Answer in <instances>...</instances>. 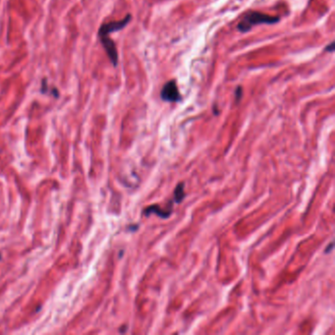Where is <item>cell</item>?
Returning a JSON list of instances; mask_svg holds the SVG:
<instances>
[{
    "label": "cell",
    "instance_id": "30bf717a",
    "mask_svg": "<svg viewBox=\"0 0 335 335\" xmlns=\"http://www.w3.org/2000/svg\"><path fill=\"white\" fill-rule=\"evenodd\" d=\"M0 259H1V256H0Z\"/></svg>",
    "mask_w": 335,
    "mask_h": 335
},
{
    "label": "cell",
    "instance_id": "6da1fadb",
    "mask_svg": "<svg viewBox=\"0 0 335 335\" xmlns=\"http://www.w3.org/2000/svg\"><path fill=\"white\" fill-rule=\"evenodd\" d=\"M279 22L278 17L269 16L267 14L258 12V11H249L247 12L242 20L239 22L237 29L241 33H247L253 29V27L257 26L259 24H268L272 25Z\"/></svg>",
    "mask_w": 335,
    "mask_h": 335
},
{
    "label": "cell",
    "instance_id": "ba28073f",
    "mask_svg": "<svg viewBox=\"0 0 335 335\" xmlns=\"http://www.w3.org/2000/svg\"><path fill=\"white\" fill-rule=\"evenodd\" d=\"M235 95H236V101L239 102L240 99L242 98V88H241V87H238V88H237Z\"/></svg>",
    "mask_w": 335,
    "mask_h": 335
},
{
    "label": "cell",
    "instance_id": "8992f818",
    "mask_svg": "<svg viewBox=\"0 0 335 335\" xmlns=\"http://www.w3.org/2000/svg\"><path fill=\"white\" fill-rule=\"evenodd\" d=\"M41 90H42V93H43V94L52 93V95H53L55 98H58V97H59V93H58L57 89L53 88L52 90H50V88H49V86H48V83H47V80H46V79H45V80L43 81V83H42V88H41Z\"/></svg>",
    "mask_w": 335,
    "mask_h": 335
},
{
    "label": "cell",
    "instance_id": "52a82bcc",
    "mask_svg": "<svg viewBox=\"0 0 335 335\" xmlns=\"http://www.w3.org/2000/svg\"><path fill=\"white\" fill-rule=\"evenodd\" d=\"M184 184L180 183L177 185L176 189H175V193H174V197H175V201L176 203H181V201L185 198V194H184Z\"/></svg>",
    "mask_w": 335,
    "mask_h": 335
},
{
    "label": "cell",
    "instance_id": "277c9868",
    "mask_svg": "<svg viewBox=\"0 0 335 335\" xmlns=\"http://www.w3.org/2000/svg\"><path fill=\"white\" fill-rule=\"evenodd\" d=\"M99 38L101 40L103 49L105 50V52L107 53L111 63L113 64L114 67H116L117 64H118V52H117L115 44L113 43V41L108 36H102V37H99Z\"/></svg>",
    "mask_w": 335,
    "mask_h": 335
},
{
    "label": "cell",
    "instance_id": "9c48e42d",
    "mask_svg": "<svg viewBox=\"0 0 335 335\" xmlns=\"http://www.w3.org/2000/svg\"><path fill=\"white\" fill-rule=\"evenodd\" d=\"M326 51H328V52H333V51H334V44L331 43L329 47H326Z\"/></svg>",
    "mask_w": 335,
    "mask_h": 335
},
{
    "label": "cell",
    "instance_id": "7a4b0ae2",
    "mask_svg": "<svg viewBox=\"0 0 335 335\" xmlns=\"http://www.w3.org/2000/svg\"><path fill=\"white\" fill-rule=\"evenodd\" d=\"M160 98L167 103L180 102L181 95L175 81H169L163 86L160 92Z\"/></svg>",
    "mask_w": 335,
    "mask_h": 335
},
{
    "label": "cell",
    "instance_id": "5b68a950",
    "mask_svg": "<svg viewBox=\"0 0 335 335\" xmlns=\"http://www.w3.org/2000/svg\"><path fill=\"white\" fill-rule=\"evenodd\" d=\"M145 213L147 214V215H150L151 213H156L158 216H160V217H163V218H166V217H168L169 215H170V211H167V212H165V211H163L162 209H160L159 207L157 206H150V207H147L146 208V210H145Z\"/></svg>",
    "mask_w": 335,
    "mask_h": 335
},
{
    "label": "cell",
    "instance_id": "3957f363",
    "mask_svg": "<svg viewBox=\"0 0 335 335\" xmlns=\"http://www.w3.org/2000/svg\"><path fill=\"white\" fill-rule=\"evenodd\" d=\"M130 21H131V15L128 14L124 19H122L120 21H113V22L103 24L99 30V37L109 36V34L113 33V32H117V31L122 30L129 24Z\"/></svg>",
    "mask_w": 335,
    "mask_h": 335
}]
</instances>
